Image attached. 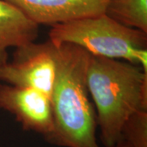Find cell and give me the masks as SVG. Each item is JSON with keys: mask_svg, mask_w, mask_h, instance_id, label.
Here are the masks:
<instances>
[{"mask_svg": "<svg viewBox=\"0 0 147 147\" xmlns=\"http://www.w3.org/2000/svg\"><path fill=\"white\" fill-rule=\"evenodd\" d=\"M54 45L56 80L51 95L54 132L50 143L62 147H100L96 110L87 86L90 53L70 43ZM115 147H127L121 141Z\"/></svg>", "mask_w": 147, "mask_h": 147, "instance_id": "6da1fadb", "label": "cell"}, {"mask_svg": "<svg viewBox=\"0 0 147 147\" xmlns=\"http://www.w3.org/2000/svg\"><path fill=\"white\" fill-rule=\"evenodd\" d=\"M87 86L105 147H115L128 119L147 110V71L127 61L90 54Z\"/></svg>", "mask_w": 147, "mask_h": 147, "instance_id": "7a4b0ae2", "label": "cell"}, {"mask_svg": "<svg viewBox=\"0 0 147 147\" xmlns=\"http://www.w3.org/2000/svg\"><path fill=\"white\" fill-rule=\"evenodd\" d=\"M49 40L70 43L93 56L122 59L147 71V33L121 25L105 13L52 26Z\"/></svg>", "mask_w": 147, "mask_h": 147, "instance_id": "3957f363", "label": "cell"}, {"mask_svg": "<svg viewBox=\"0 0 147 147\" xmlns=\"http://www.w3.org/2000/svg\"><path fill=\"white\" fill-rule=\"evenodd\" d=\"M56 74L55 47L48 39L16 47L13 61L0 66V83L38 90L51 98Z\"/></svg>", "mask_w": 147, "mask_h": 147, "instance_id": "277c9868", "label": "cell"}, {"mask_svg": "<svg viewBox=\"0 0 147 147\" xmlns=\"http://www.w3.org/2000/svg\"><path fill=\"white\" fill-rule=\"evenodd\" d=\"M0 108L14 116L24 130L38 133L50 143L54 123L51 100L45 93L0 83Z\"/></svg>", "mask_w": 147, "mask_h": 147, "instance_id": "5b68a950", "label": "cell"}, {"mask_svg": "<svg viewBox=\"0 0 147 147\" xmlns=\"http://www.w3.org/2000/svg\"><path fill=\"white\" fill-rule=\"evenodd\" d=\"M38 26L64 23L105 13L108 0H4Z\"/></svg>", "mask_w": 147, "mask_h": 147, "instance_id": "8992f818", "label": "cell"}, {"mask_svg": "<svg viewBox=\"0 0 147 147\" xmlns=\"http://www.w3.org/2000/svg\"><path fill=\"white\" fill-rule=\"evenodd\" d=\"M38 26L20 11L4 0H0V66L8 61L11 47L34 42Z\"/></svg>", "mask_w": 147, "mask_h": 147, "instance_id": "52a82bcc", "label": "cell"}, {"mask_svg": "<svg viewBox=\"0 0 147 147\" xmlns=\"http://www.w3.org/2000/svg\"><path fill=\"white\" fill-rule=\"evenodd\" d=\"M105 14L123 26L147 33V0H108Z\"/></svg>", "mask_w": 147, "mask_h": 147, "instance_id": "ba28073f", "label": "cell"}, {"mask_svg": "<svg viewBox=\"0 0 147 147\" xmlns=\"http://www.w3.org/2000/svg\"></svg>", "mask_w": 147, "mask_h": 147, "instance_id": "9c48e42d", "label": "cell"}]
</instances>
